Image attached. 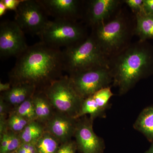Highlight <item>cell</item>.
<instances>
[{
    "label": "cell",
    "mask_w": 153,
    "mask_h": 153,
    "mask_svg": "<svg viewBox=\"0 0 153 153\" xmlns=\"http://www.w3.org/2000/svg\"><path fill=\"white\" fill-rule=\"evenodd\" d=\"M38 36L41 42L60 49L80 44L88 37L85 28L79 23L59 19L49 20Z\"/></svg>",
    "instance_id": "obj_5"
},
{
    "label": "cell",
    "mask_w": 153,
    "mask_h": 153,
    "mask_svg": "<svg viewBox=\"0 0 153 153\" xmlns=\"http://www.w3.org/2000/svg\"><path fill=\"white\" fill-rule=\"evenodd\" d=\"M45 131L44 124L33 121L29 123L19 135L22 143L36 144Z\"/></svg>",
    "instance_id": "obj_17"
},
{
    "label": "cell",
    "mask_w": 153,
    "mask_h": 153,
    "mask_svg": "<svg viewBox=\"0 0 153 153\" xmlns=\"http://www.w3.org/2000/svg\"><path fill=\"white\" fill-rule=\"evenodd\" d=\"M62 51L63 71L69 75L98 67H110V59L102 53L91 35L82 43Z\"/></svg>",
    "instance_id": "obj_3"
},
{
    "label": "cell",
    "mask_w": 153,
    "mask_h": 153,
    "mask_svg": "<svg viewBox=\"0 0 153 153\" xmlns=\"http://www.w3.org/2000/svg\"><path fill=\"white\" fill-rule=\"evenodd\" d=\"M7 7L3 2L2 0L0 1V17H1L6 13L7 10Z\"/></svg>",
    "instance_id": "obj_32"
},
{
    "label": "cell",
    "mask_w": 153,
    "mask_h": 153,
    "mask_svg": "<svg viewBox=\"0 0 153 153\" xmlns=\"http://www.w3.org/2000/svg\"><path fill=\"white\" fill-rule=\"evenodd\" d=\"M40 0H23L15 11L14 21L25 33L38 36L49 21Z\"/></svg>",
    "instance_id": "obj_8"
},
{
    "label": "cell",
    "mask_w": 153,
    "mask_h": 153,
    "mask_svg": "<svg viewBox=\"0 0 153 153\" xmlns=\"http://www.w3.org/2000/svg\"><path fill=\"white\" fill-rule=\"evenodd\" d=\"M143 42L129 45L110 59L113 84L118 88L120 95L128 92L147 72L151 57Z\"/></svg>",
    "instance_id": "obj_2"
},
{
    "label": "cell",
    "mask_w": 153,
    "mask_h": 153,
    "mask_svg": "<svg viewBox=\"0 0 153 153\" xmlns=\"http://www.w3.org/2000/svg\"><path fill=\"white\" fill-rule=\"evenodd\" d=\"M36 91L34 85L19 84L13 85L10 90L2 92L1 97L9 105L14 106L15 108L28 99L33 97Z\"/></svg>",
    "instance_id": "obj_14"
},
{
    "label": "cell",
    "mask_w": 153,
    "mask_h": 153,
    "mask_svg": "<svg viewBox=\"0 0 153 153\" xmlns=\"http://www.w3.org/2000/svg\"><path fill=\"white\" fill-rule=\"evenodd\" d=\"M94 120L86 115L77 119L74 137L76 147L82 153H102L104 147L103 139L94 131Z\"/></svg>",
    "instance_id": "obj_10"
},
{
    "label": "cell",
    "mask_w": 153,
    "mask_h": 153,
    "mask_svg": "<svg viewBox=\"0 0 153 153\" xmlns=\"http://www.w3.org/2000/svg\"><path fill=\"white\" fill-rule=\"evenodd\" d=\"M76 123L77 119L56 111L45 124V128L62 144L74 137Z\"/></svg>",
    "instance_id": "obj_13"
},
{
    "label": "cell",
    "mask_w": 153,
    "mask_h": 153,
    "mask_svg": "<svg viewBox=\"0 0 153 153\" xmlns=\"http://www.w3.org/2000/svg\"><path fill=\"white\" fill-rule=\"evenodd\" d=\"M60 145L59 141L47 131L35 144L38 153H57Z\"/></svg>",
    "instance_id": "obj_19"
},
{
    "label": "cell",
    "mask_w": 153,
    "mask_h": 153,
    "mask_svg": "<svg viewBox=\"0 0 153 153\" xmlns=\"http://www.w3.org/2000/svg\"><path fill=\"white\" fill-rule=\"evenodd\" d=\"M76 148V142L70 140L61 144L57 153H74Z\"/></svg>",
    "instance_id": "obj_26"
},
{
    "label": "cell",
    "mask_w": 153,
    "mask_h": 153,
    "mask_svg": "<svg viewBox=\"0 0 153 153\" xmlns=\"http://www.w3.org/2000/svg\"><path fill=\"white\" fill-rule=\"evenodd\" d=\"M86 114L90 115V117L94 120L97 117H105V114L102 112L100 109L92 95L83 100L81 108L76 117V119Z\"/></svg>",
    "instance_id": "obj_21"
},
{
    "label": "cell",
    "mask_w": 153,
    "mask_h": 153,
    "mask_svg": "<svg viewBox=\"0 0 153 153\" xmlns=\"http://www.w3.org/2000/svg\"><path fill=\"white\" fill-rule=\"evenodd\" d=\"M136 26L135 33L140 38V41H144L148 38L153 39V16L143 13L135 15Z\"/></svg>",
    "instance_id": "obj_18"
},
{
    "label": "cell",
    "mask_w": 153,
    "mask_h": 153,
    "mask_svg": "<svg viewBox=\"0 0 153 153\" xmlns=\"http://www.w3.org/2000/svg\"><path fill=\"white\" fill-rule=\"evenodd\" d=\"M11 153H18L16 151H15V152H13Z\"/></svg>",
    "instance_id": "obj_34"
},
{
    "label": "cell",
    "mask_w": 153,
    "mask_h": 153,
    "mask_svg": "<svg viewBox=\"0 0 153 153\" xmlns=\"http://www.w3.org/2000/svg\"><path fill=\"white\" fill-rule=\"evenodd\" d=\"M117 0H92L84 7L83 18L88 25L93 28L104 23L119 5Z\"/></svg>",
    "instance_id": "obj_12"
},
{
    "label": "cell",
    "mask_w": 153,
    "mask_h": 153,
    "mask_svg": "<svg viewBox=\"0 0 153 153\" xmlns=\"http://www.w3.org/2000/svg\"><path fill=\"white\" fill-rule=\"evenodd\" d=\"M145 153H153V143L151 146V147Z\"/></svg>",
    "instance_id": "obj_33"
},
{
    "label": "cell",
    "mask_w": 153,
    "mask_h": 153,
    "mask_svg": "<svg viewBox=\"0 0 153 153\" xmlns=\"http://www.w3.org/2000/svg\"><path fill=\"white\" fill-rule=\"evenodd\" d=\"M28 47L25 32L14 21L4 20L0 24L1 57H18Z\"/></svg>",
    "instance_id": "obj_9"
},
{
    "label": "cell",
    "mask_w": 153,
    "mask_h": 153,
    "mask_svg": "<svg viewBox=\"0 0 153 153\" xmlns=\"http://www.w3.org/2000/svg\"><path fill=\"white\" fill-rule=\"evenodd\" d=\"M33 102L37 120L45 124L54 114V108L43 91H36L33 97Z\"/></svg>",
    "instance_id": "obj_15"
},
{
    "label": "cell",
    "mask_w": 153,
    "mask_h": 153,
    "mask_svg": "<svg viewBox=\"0 0 153 153\" xmlns=\"http://www.w3.org/2000/svg\"><path fill=\"white\" fill-rule=\"evenodd\" d=\"M91 36L102 53L109 59L129 45L131 32L127 21L121 14L107 23L92 28Z\"/></svg>",
    "instance_id": "obj_4"
},
{
    "label": "cell",
    "mask_w": 153,
    "mask_h": 153,
    "mask_svg": "<svg viewBox=\"0 0 153 153\" xmlns=\"http://www.w3.org/2000/svg\"><path fill=\"white\" fill-rule=\"evenodd\" d=\"M143 8L144 13L153 16V0H143Z\"/></svg>",
    "instance_id": "obj_30"
},
{
    "label": "cell",
    "mask_w": 153,
    "mask_h": 153,
    "mask_svg": "<svg viewBox=\"0 0 153 153\" xmlns=\"http://www.w3.org/2000/svg\"><path fill=\"white\" fill-rule=\"evenodd\" d=\"M63 71L62 50L40 41L29 46L17 57L9 76L12 86L30 84L42 91L62 77Z\"/></svg>",
    "instance_id": "obj_1"
},
{
    "label": "cell",
    "mask_w": 153,
    "mask_h": 153,
    "mask_svg": "<svg viewBox=\"0 0 153 153\" xmlns=\"http://www.w3.org/2000/svg\"><path fill=\"white\" fill-rule=\"evenodd\" d=\"M6 123L8 130L19 134L30 122L11 111L7 118Z\"/></svg>",
    "instance_id": "obj_23"
},
{
    "label": "cell",
    "mask_w": 153,
    "mask_h": 153,
    "mask_svg": "<svg viewBox=\"0 0 153 153\" xmlns=\"http://www.w3.org/2000/svg\"><path fill=\"white\" fill-rule=\"evenodd\" d=\"M134 128L143 134L149 140H153V106L143 110L134 124Z\"/></svg>",
    "instance_id": "obj_16"
},
{
    "label": "cell",
    "mask_w": 153,
    "mask_h": 153,
    "mask_svg": "<svg viewBox=\"0 0 153 153\" xmlns=\"http://www.w3.org/2000/svg\"><path fill=\"white\" fill-rule=\"evenodd\" d=\"M42 91L57 112L76 119L84 99L73 87L69 76H62Z\"/></svg>",
    "instance_id": "obj_6"
},
{
    "label": "cell",
    "mask_w": 153,
    "mask_h": 153,
    "mask_svg": "<svg viewBox=\"0 0 153 153\" xmlns=\"http://www.w3.org/2000/svg\"><path fill=\"white\" fill-rule=\"evenodd\" d=\"M23 0H2L8 10L16 11Z\"/></svg>",
    "instance_id": "obj_29"
},
{
    "label": "cell",
    "mask_w": 153,
    "mask_h": 153,
    "mask_svg": "<svg viewBox=\"0 0 153 153\" xmlns=\"http://www.w3.org/2000/svg\"><path fill=\"white\" fill-rule=\"evenodd\" d=\"M12 86L10 82L2 83L0 82V91L2 92L7 91L12 88Z\"/></svg>",
    "instance_id": "obj_31"
},
{
    "label": "cell",
    "mask_w": 153,
    "mask_h": 153,
    "mask_svg": "<svg viewBox=\"0 0 153 153\" xmlns=\"http://www.w3.org/2000/svg\"><path fill=\"white\" fill-rule=\"evenodd\" d=\"M9 105L1 97L0 98V120H7Z\"/></svg>",
    "instance_id": "obj_28"
},
{
    "label": "cell",
    "mask_w": 153,
    "mask_h": 153,
    "mask_svg": "<svg viewBox=\"0 0 153 153\" xmlns=\"http://www.w3.org/2000/svg\"><path fill=\"white\" fill-rule=\"evenodd\" d=\"M16 152L18 153H38L35 144L33 143H22Z\"/></svg>",
    "instance_id": "obj_27"
},
{
    "label": "cell",
    "mask_w": 153,
    "mask_h": 153,
    "mask_svg": "<svg viewBox=\"0 0 153 153\" xmlns=\"http://www.w3.org/2000/svg\"><path fill=\"white\" fill-rule=\"evenodd\" d=\"M33 97L28 99L13 109L12 112L24 118L30 122L37 120V117L33 102Z\"/></svg>",
    "instance_id": "obj_22"
},
{
    "label": "cell",
    "mask_w": 153,
    "mask_h": 153,
    "mask_svg": "<svg viewBox=\"0 0 153 153\" xmlns=\"http://www.w3.org/2000/svg\"><path fill=\"white\" fill-rule=\"evenodd\" d=\"M113 95L110 87L102 88L92 94L100 109L105 114L108 107L110 99Z\"/></svg>",
    "instance_id": "obj_24"
},
{
    "label": "cell",
    "mask_w": 153,
    "mask_h": 153,
    "mask_svg": "<svg viewBox=\"0 0 153 153\" xmlns=\"http://www.w3.org/2000/svg\"><path fill=\"white\" fill-rule=\"evenodd\" d=\"M48 16L54 19L77 22L83 18L85 6L78 0H40Z\"/></svg>",
    "instance_id": "obj_11"
},
{
    "label": "cell",
    "mask_w": 153,
    "mask_h": 153,
    "mask_svg": "<svg viewBox=\"0 0 153 153\" xmlns=\"http://www.w3.org/2000/svg\"><path fill=\"white\" fill-rule=\"evenodd\" d=\"M0 153L15 152L22 143L19 134L9 130L0 136Z\"/></svg>",
    "instance_id": "obj_20"
},
{
    "label": "cell",
    "mask_w": 153,
    "mask_h": 153,
    "mask_svg": "<svg viewBox=\"0 0 153 153\" xmlns=\"http://www.w3.org/2000/svg\"><path fill=\"white\" fill-rule=\"evenodd\" d=\"M124 2L130 8L135 15L143 13V0H126Z\"/></svg>",
    "instance_id": "obj_25"
},
{
    "label": "cell",
    "mask_w": 153,
    "mask_h": 153,
    "mask_svg": "<svg viewBox=\"0 0 153 153\" xmlns=\"http://www.w3.org/2000/svg\"><path fill=\"white\" fill-rule=\"evenodd\" d=\"M69 79L77 93L83 99L113 82L110 67H101L69 75Z\"/></svg>",
    "instance_id": "obj_7"
}]
</instances>
